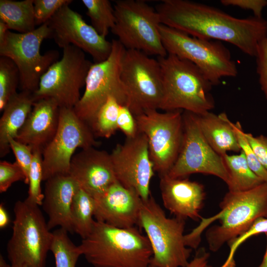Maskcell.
Masks as SVG:
<instances>
[{"label": "cell", "instance_id": "1", "mask_svg": "<svg viewBox=\"0 0 267 267\" xmlns=\"http://www.w3.org/2000/svg\"><path fill=\"white\" fill-rule=\"evenodd\" d=\"M155 8L161 24L198 38L230 43L251 56L267 37V20L262 17L237 18L188 0H163Z\"/></svg>", "mask_w": 267, "mask_h": 267}, {"label": "cell", "instance_id": "2", "mask_svg": "<svg viewBox=\"0 0 267 267\" xmlns=\"http://www.w3.org/2000/svg\"><path fill=\"white\" fill-rule=\"evenodd\" d=\"M220 207L217 214L209 218L202 217L199 224L185 234L186 246L196 249L202 232L216 220L219 224L206 232L209 248L212 252L218 251L225 243L228 244L242 234L258 218H267V182L246 191H228Z\"/></svg>", "mask_w": 267, "mask_h": 267}, {"label": "cell", "instance_id": "3", "mask_svg": "<svg viewBox=\"0 0 267 267\" xmlns=\"http://www.w3.org/2000/svg\"><path fill=\"white\" fill-rule=\"evenodd\" d=\"M78 247L93 267H148L153 256L148 239L136 227L120 228L96 221Z\"/></svg>", "mask_w": 267, "mask_h": 267}, {"label": "cell", "instance_id": "4", "mask_svg": "<svg viewBox=\"0 0 267 267\" xmlns=\"http://www.w3.org/2000/svg\"><path fill=\"white\" fill-rule=\"evenodd\" d=\"M161 67L163 96L160 109L184 110L200 115L215 107L213 84L192 62L174 54L158 57Z\"/></svg>", "mask_w": 267, "mask_h": 267}, {"label": "cell", "instance_id": "5", "mask_svg": "<svg viewBox=\"0 0 267 267\" xmlns=\"http://www.w3.org/2000/svg\"><path fill=\"white\" fill-rule=\"evenodd\" d=\"M39 206L26 199L14 205L12 233L6 245L7 258L13 267H45L52 232Z\"/></svg>", "mask_w": 267, "mask_h": 267}, {"label": "cell", "instance_id": "6", "mask_svg": "<svg viewBox=\"0 0 267 267\" xmlns=\"http://www.w3.org/2000/svg\"><path fill=\"white\" fill-rule=\"evenodd\" d=\"M185 220L168 218L151 195L141 205L138 226L144 229L151 246L150 264L156 267H186L192 249L186 246Z\"/></svg>", "mask_w": 267, "mask_h": 267}, {"label": "cell", "instance_id": "7", "mask_svg": "<svg viewBox=\"0 0 267 267\" xmlns=\"http://www.w3.org/2000/svg\"><path fill=\"white\" fill-rule=\"evenodd\" d=\"M159 30L167 53L195 64L213 86L222 78L237 76L236 64L222 42L194 37L162 24Z\"/></svg>", "mask_w": 267, "mask_h": 267}, {"label": "cell", "instance_id": "8", "mask_svg": "<svg viewBox=\"0 0 267 267\" xmlns=\"http://www.w3.org/2000/svg\"><path fill=\"white\" fill-rule=\"evenodd\" d=\"M113 6L116 22L111 31L126 49L157 57L167 55L159 30L160 17L155 8L142 0H118Z\"/></svg>", "mask_w": 267, "mask_h": 267}, {"label": "cell", "instance_id": "9", "mask_svg": "<svg viewBox=\"0 0 267 267\" xmlns=\"http://www.w3.org/2000/svg\"><path fill=\"white\" fill-rule=\"evenodd\" d=\"M51 38L48 22L31 32H7L0 44V56L10 58L17 67L21 91L34 93L38 89L42 76L59 60V53L56 50H48L44 54L40 52L43 41Z\"/></svg>", "mask_w": 267, "mask_h": 267}, {"label": "cell", "instance_id": "10", "mask_svg": "<svg viewBox=\"0 0 267 267\" xmlns=\"http://www.w3.org/2000/svg\"><path fill=\"white\" fill-rule=\"evenodd\" d=\"M121 79L128 97L127 107L134 116L160 108L163 85L158 59L140 51L126 49Z\"/></svg>", "mask_w": 267, "mask_h": 267}, {"label": "cell", "instance_id": "11", "mask_svg": "<svg viewBox=\"0 0 267 267\" xmlns=\"http://www.w3.org/2000/svg\"><path fill=\"white\" fill-rule=\"evenodd\" d=\"M112 43L109 56L103 61L92 63L90 67L85 90L73 108L76 115L89 126L109 97H114L121 105H128L121 79V63L126 49L117 40H113Z\"/></svg>", "mask_w": 267, "mask_h": 267}, {"label": "cell", "instance_id": "12", "mask_svg": "<svg viewBox=\"0 0 267 267\" xmlns=\"http://www.w3.org/2000/svg\"><path fill=\"white\" fill-rule=\"evenodd\" d=\"M92 64L82 50L73 45L65 46L61 59L41 78L38 89L33 93L35 100L51 98L60 107L74 108L81 97L80 89L85 86Z\"/></svg>", "mask_w": 267, "mask_h": 267}, {"label": "cell", "instance_id": "13", "mask_svg": "<svg viewBox=\"0 0 267 267\" xmlns=\"http://www.w3.org/2000/svg\"><path fill=\"white\" fill-rule=\"evenodd\" d=\"M182 113L151 110L134 116L139 132L147 138L150 158L159 177L168 175L179 153L183 137Z\"/></svg>", "mask_w": 267, "mask_h": 267}, {"label": "cell", "instance_id": "14", "mask_svg": "<svg viewBox=\"0 0 267 267\" xmlns=\"http://www.w3.org/2000/svg\"><path fill=\"white\" fill-rule=\"evenodd\" d=\"M99 144L91 128L76 115L73 108L60 107L57 132L42 150L43 181L56 175L69 174L77 148L95 147Z\"/></svg>", "mask_w": 267, "mask_h": 267}, {"label": "cell", "instance_id": "15", "mask_svg": "<svg viewBox=\"0 0 267 267\" xmlns=\"http://www.w3.org/2000/svg\"><path fill=\"white\" fill-rule=\"evenodd\" d=\"M182 115V143L178 158L168 175L173 178H184L193 174L211 175L227 184L229 177L222 157L204 138L195 114L184 111Z\"/></svg>", "mask_w": 267, "mask_h": 267}, {"label": "cell", "instance_id": "16", "mask_svg": "<svg viewBox=\"0 0 267 267\" xmlns=\"http://www.w3.org/2000/svg\"><path fill=\"white\" fill-rule=\"evenodd\" d=\"M114 171L118 182L134 190L145 201L151 195L150 182L154 169L146 136L139 133L117 144L110 153Z\"/></svg>", "mask_w": 267, "mask_h": 267}, {"label": "cell", "instance_id": "17", "mask_svg": "<svg viewBox=\"0 0 267 267\" xmlns=\"http://www.w3.org/2000/svg\"><path fill=\"white\" fill-rule=\"evenodd\" d=\"M48 23L51 31V38L59 47L63 48L73 45L89 54L94 63L103 61L109 56L112 42L100 36L69 4L61 7Z\"/></svg>", "mask_w": 267, "mask_h": 267}, {"label": "cell", "instance_id": "18", "mask_svg": "<svg viewBox=\"0 0 267 267\" xmlns=\"http://www.w3.org/2000/svg\"><path fill=\"white\" fill-rule=\"evenodd\" d=\"M93 198L95 221L120 228L138 225L143 200L134 190L116 181Z\"/></svg>", "mask_w": 267, "mask_h": 267}, {"label": "cell", "instance_id": "19", "mask_svg": "<svg viewBox=\"0 0 267 267\" xmlns=\"http://www.w3.org/2000/svg\"><path fill=\"white\" fill-rule=\"evenodd\" d=\"M69 174L93 197L117 181L110 154L94 147L82 149L73 156Z\"/></svg>", "mask_w": 267, "mask_h": 267}, {"label": "cell", "instance_id": "20", "mask_svg": "<svg viewBox=\"0 0 267 267\" xmlns=\"http://www.w3.org/2000/svg\"><path fill=\"white\" fill-rule=\"evenodd\" d=\"M160 189L164 206L175 217L197 221L205 198L204 186L185 178L160 177Z\"/></svg>", "mask_w": 267, "mask_h": 267}, {"label": "cell", "instance_id": "21", "mask_svg": "<svg viewBox=\"0 0 267 267\" xmlns=\"http://www.w3.org/2000/svg\"><path fill=\"white\" fill-rule=\"evenodd\" d=\"M80 186L69 175H58L46 180L42 206L48 216L47 225L50 230L59 226L73 233L71 207Z\"/></svg>", "mask_w": 267, "mask_h": 267}, {"label": "cell", "instance_id": "22", "mask_svg": "<svg viewBox=\"0 0 267 267\" xmlns=\"http://www.w3.org/2000/svg\"><path fill=\"white\" fill-rule=\"evenodd\" d=\"M60 108L51 98L36 100L15 139L32 148H43L54 136L59 122Z\"/></svg>", "mask_w": 267, "mask_h": 267}, {"label": "cell", "instance_id": "23", "mask_svg": "<svg viewBox=\"0 0 267 267\" xmlns=\"http://www.w3.org/2000/svg\"><path fill=\"white\" fill-rule=\"evenodd\" d=\"M33 93L21 91L16 92L8 100L0 119V157L10 152L9 141L15 139L24 124L34 102Z\"/></svg>", "mask_w": 267, "mask_h": 267}, {"label": "cell", "instance_id": "24", "mask_svg": "<svg viewBox=\"0 0 267 267\" xmlns=\"http://www.w3.org/2000/svg\"><path fill=\"white\" fill-rule=\"evenodd\" d=\"M194 114L204 138L219 155L223 156L228 151H241L231 122L225 113L216 115L209 111Z\"/></svg>", "mask_w": 267, "mask_h": 267}, {"label": "cell", "instance_id": "25", "mask_svg": "<svg viewBox=\"0 0 267 267\" xmlns=\"http://www.w3.org/2000/svg\"><path fill=\"white\" fill-rule=\"evenodd\" d=\"M34 0H0V20L9 30L19 33L31 32L36 28L34 12Z\"/></svg>", "mask_w": 267, "mask_h": 267}, {"label": "cell", "instance_id": "26", "mask_svg": "<svg viewBox=\"0 0 267 267\" xmlns=\"http://www.w3.org/2000/svg\"><path fill=\"white\" fill-rule=\"evenodd\" d=\"M222 157L228 174V191H246L265 182L251 170L242 151L238 154H226Z\"/></svg>", "mask_w": 267, "mask_h": 267}, {"label": "cell", "instance_id": "27", "mask_svg": "<svg viewBox=\"0 0 267 267\" xmlns=\"http://www.w3.org/2000/svg\"><path fill=\"white\" fill-rule=\"evenodd\" d=\"M94 198L81 188L77 191L71 207V220L73 233L82 239L91 232L95 222Z\"/></svg>", "mask_w": 267, "mask_h": 267}, {"label": "cell", "instance_id": "28", "mask_svg": "<svg viewBox=\"0 0 267 267\" xmlns=\"http://www.w3.org/2000/svg\"><path fill=\"white\" fill-rule=\"evenodd\" d=\"M87 8V15L91 26L102 37L105 38L114 27L116 17L114 6L108 0H82Z\"/></svg>", "mask_w": 267, "mask_h": 267}, {"label": "cell", "instance_id": "29", "mask_svg": "<svg viewBox=\"0 0 267 267\" xmlns=\"http://www.w3.org/2000/svg\"><path fill=\"white\" fill-rule=\"evenodd\" d=\"M68 233L60 227L52 232L50 251L54 256L55 267H76L81 256L78 246L71 241Z\"/></svg>", "mask_w": 267, "mask_h": 267}, {"label": "cell", "instance_id": "30", "mask_svg": "<svg viewBox=\"0 0 267 267\" xmlns=\"http://www.w3.org/2000/svg\"><path fill=\"white\" fill-rule=\"evenodd\" d=\"M120 105L116 98L110 97L100 107L89 125L95 136L109 138L115 134L118 129Z\"/></svg>", "mask_w": 267, "mask_h": 267}, {"label": "cell", "instance_id": "31", "mask_svg": "<svg viewBox=\"0 0 267 267\" xmlns=\"http://www.w3.org/2000/svg\"><path fill=\"white\" fill-rule=\"evenodd\" d=\"M20 85V74L10 58L0 57V111H2L9 99L17 92Z\"/></svg>", "mask_w": 267, "mask_h": 267}, {"label": "cell", "instance_id": "32", "mask_svg": "<svg viewBox=\"0 0 267 267\" xmlns=\"http://www.w3.org/2000/svg\"><path fill=\"white\" fill-rule=\"evenodd\" d=\"M33 154V161L29 174L28 195L26 199L42 206L44 196L41 189V182L43 181L42 149L34 148Z\"/></svg>", "mask_w": 267, "mask_h": 267}, {"label": "cell", "instance_id": "33", "mask_svg": "<svg viewBox=\"0 0 267 267\" xmlns=\"http://www.w3.org/2000/svg\"><path fill=\"white\" fill-rule=\"evenodd\" d=\"M231 125L236 134L241 151L245 155L247 162L251 170L265 182H267V170L262 165L258 160L248 141L239 122L233 123Z\"/></svg>", "mask_w": 267, "mask_h": 267}, {"label": "cell", "instance_id": "34", "mask_svg": "<svg viewBox=\"0 0 267 267\" xmlns=\"http://www.w3.org/2000/svg\"><path fill=\"white\" fill-rule=\"evenodd\" d=\"M267 232V218H258L247 230L228 243L230 248L228 256L224 263L220 267H235L234 255L239 246L252 236Z\"/></svg>", "mask_w": 267, "mask_h": 267}, {"label": "cell", "instance_id": "35", "mask_svg": "<svg viewBox=\"0 0 267 267\" xmlns=\"http://www.w3.org/2000/svg\"><path fill=\"white\" fill-rule=\"evenodd\" d=\"M72 0H34V12L36 26L48 22L63 6L70 4Z\"/></svg>", "mask_w": 267, "mask_h": 267}, {"label": "cell", "instance_id": "36", "mask_svg": "<svg viewBox=\"0 0 267 267\" xmlns=\"http://www.w3.org/2000/svg\"><path fill=\"white\" fill-rule=\"evenodd\" d=\"M25 174L16 161L13 163L0 162V193L6 192L13 183L18 181L25 182Z\"/></svg>", "mask_w": 267, "mask_h": 267}, {"label": "cell", "instance_id": "37", "mask_svg": "<svg viewBox=\"0 0 267 267\" xmlns=\"http://www.w3.org/2000/svg\"><path fill=\"white\" fill-rule=\"evenodd\" d=\"M9 144L15 157L16 162L25 174L26 180L24 183L28 184L29 174L33 158L32 148L14 138L9 139Z\"/></svg>", "mask_w": 267, "mask_h": 267}, {"label": "cell", "instance_id": "38", "mask_svg": "<svg viewBox=\"0 0 267 267\" xmlns=\"http://www.w3.org/2000/svg\"><path fill=\"white\" fill-rule=\"evenodd\" d=\"M255 57L259 82L267 101V37L259 43Z\"/></svg>", "mask_w": 267, "mask_h": 267}, {"label": "cell", "instance_id": "39", "mask_svg": "<svg viewBox=\"0 0 267 267\" xmlns=\"http://www.w3.org/2000/svg\"><path fill=\"white\" fill-rule=\"evenodd\" d=\"M117 125L126 138L134 137L139 133L135 117L126 106L120 105Z\"/></svg>", "mask_w": 267, "mask_h": 267}, {"label": "cell", "instance_id": "40", "mask_svg": "<svg viewBox=\"0 0 267 267\" xmlns=\"http://www.w3.org/2000/svg\"><path fill=\"white\" fill-rule=\"evenodd\" d=\"M245 135L262 165L267 170V136H254L245 133Z\"/></svg>", "mask_w": 267, "mask_h": 267}, {"label": "cell", "instance_id": "41", "mask_svg": "<svg viewBox=\"0 0 267 267\" xmlns=\"http://www.w3.org/2000/svg\"><path fill=\"white\" fill-rule=\"evenodd\" d=\"M221 3L224 6L251 10L254 16L258 17H262L263 10L267 6V0H221Z\"/></svg>", "mask_w": 267, "mask_h": 267}, {"label": "cell", "instance_id": "42", "mask_svg": "<svg viewBox=\"0 0 267 267\" xmlns=\"http://www.w3.org/2000/svg\"><path fill=\"white\" fill-rule=\"evenodd\" d=\"M209 257L210 254L204 248H200L186 267H212L208 264Z\"/></svg>", "mask_w": 267, "mask_h": 267}, {"label": "cell", "instance_id": "43", "mask_svg": "<svg viewBox=\"0 0 267 267\" xmlns=\"http://www.w3.org/2000/svg\"><path fill=\"white\" fill-rule=\"evenodd\" d=\"M9 222V218L8 213L3 204L0 205V228L5 227Z\"/></svg>", "mask_w": 267, "mask_h": 267}, {"label": "cell", "instance_id": "44", "mask_svg": "<svg viewBox=\"0 0 267 267\" xmlns=\"http://www.w3.org/2000/svg\"><path fill=\"white\" fill-rule=\"evenodd\" d=\"M8 30H9L6 24L0 20V44L3 42Z\"/></svg>", "mask_w": 267, "mask_h": 267}, {"label": "cell", "instance_id": "45", "mask_svg": "<svg viewBox=\"0 0 267 267\" xmlns=\"http://www.w3.org/2000/svg\"><path fill=\"white\" fill-rule=\"evenodd\" d=\"M265 234L266 235L267 241V232ZM258 267H267V246L266 251L264 255L262 262Z\"/></svg>", "mask_w": 267, "mask_h": 267}, {"label": "cell", "instance_id": "46", "mask_svg": "<svg viewBox=\"0 0 267 267\" xmlns=\"http://www.w3.org/2000/svg\"><path fill=\"white\" fill-rule=\"evenodd\" d=\"M0 267H14L10 264H8L3 258V256H0Z\"/></svg>", "mask_w": 267, "mask_h": 267}, {"label": "cell", "instance_id": "47", "mask_svg": "<svg viewBox=\"0 0 267 267\" xmlns=\"http://www.w3.org/2000/svg\"><path fill=\"white\" fill-rule=\"evenodd\" d=\"M148 267H156L150 264V265L148 266Z\"/></svg>", "mask_w": 267, "mask_h": 267}]
</instances>
